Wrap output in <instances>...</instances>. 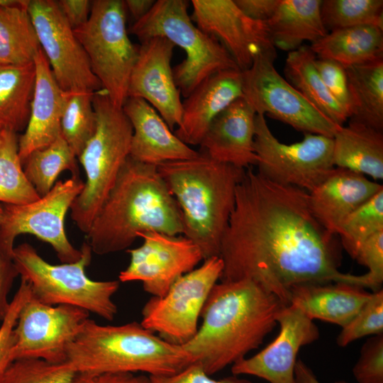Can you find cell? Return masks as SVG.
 <instances>
[{
  "instance_id": "1",
  "label": "cell",
  "mask_w": 383,
  "mask_h": 383,
  "mask_svg": "<svg viewBox=\"0 0 383 383\" xmlns=\"http://www.w3.org/2000/svg\"><path fill=\"white\" fill-rule=\"evenodd\" d=\"M340 246L313 215L309 192L274 183L249 167L236 187L221 240L220 280H251L285 306L292 289L299 284L365 287L362 274L339 270Z\"/></svg>"
},
{
  "instance_id": "2",
  "label": "cell",
  "mask_w": 383,
  "mask_h": 383,
  "mask_svg": "<svg viewBox=\"0 0 383 383\" xmlns=\"http://www.w3.org/2000/svg\"><path fill=\"white\" fill-rule=\"evenodd\" d=\"M284 306L251 280L221 281L204 305L201 325L182 346L211 376L257 349L277 326Z\"/></svg>"
},
{
  "instance_id": "3",
  "label": "cell",
  "mask_w": 383,
  "mask_h": 383,
  "mask_svg": "<svg viewBox=\"0 0 383 383\" xmlns=\"http://www.w3.org/2000/svg\"><path fill=\"white\" fill-rule=\"evenodd\" d=\"M183 233L180 208L157 166L130 155L87 234L92 252L103 255L128 250L143 232Z\"/></svg>"
},
{
  "instance_id": "4",
  "label": "cell",
  "mask_w": 383,
  "mask_h": 383,
  "mask_svg": "<svg viewBox=\"0 0 383 383\" xmlns=\"http://www.w3.org/2000/svg\"><path fill=\"white\" fill-rule=\"evenodd\" d=\"M193 158L157 165L182 215V235L200 249L204 260L219 256L233 210L235 191L245 169L199 152Z\"/></svg>"
},
{
  "instance_id": "5",
  "label": "cell",
  "mask_w": 383,
  "mask_h": 383,
  "mask_svg": "<svg viewBox=\"0 0 383 383\" xmlns=\"http://www.w3.org/2000/svg\"><path fill=\"white\" fill-rule=\"evenodd\" d=\"M77 373L167 376L194 362L180 345L170 343L133 321L101 325L89 318L67 348Z\"/></svg>"
},
{
  "instance_id": "6",
  "label": "cell",
  "mask_w": 383,
  "mask_h": 383,
  "mask_svg": "<svg viewBox=\"0 0 383 383\" xmlns=\"http://www.w3.org/2000/svg\"><path fill=\"white\" fill-rule=\"evenodd\" d=\"M95 133L78 157L86 174L81 193L70 206L71 217L87 234L130 155L133 128L122 108L101 89L93 94Z\"/></svg>"
},
{
  "instance_id": "7",
  "label": "cell",
  "mask_w": 383,
  "mask_h": 383,
  "mask_svg": "<svg viewBox=\"0 0 383 383\" xmlns=\"http://www.w3.org/2000/svg\"><path fill=\"white\" fill-rule=\"evenodd\" d=\"M81 258L74 262L52 265L45 261L29 243L13 248V260L21 279L28 283L31 296L45 304L70 305L113 321L118 312L113 296L119 288L118 280L95 281L85 269L92 250L85 241Z\"/></svg>"
},
{
  "instance_id": "8",
  "label": "cell",
  "mask_w": 383,
  "mask_h": 383,
  "mask_svg": "<svg viewBox=\"0 0 383 383\" xmlns=\"http://www.w3.org/2000/svg\"><path fill=\"white\" fill-rule=\"evenodd\" d=\"M188 7L185 0L155 1L150 11L130 29L140 42L164 37L184 51L186 57L173 68V74L185 98L210 76L239 69L225 48L194 23Z\"/></svg>"
},
{
  "instance_id": "9",
  "label": "cell",
  "mask_w": 383,
  "mask_h": 383,
  "mask_svg": "<svg viewBox=\"0 0 383 383\" xmlns=\"http://www.w3.org/2000/svg\"><path fill=\"white\" fill-rule=\"evenodd\" d=\"M126 14L123 1H91L87 22L73 30L92 72L111 101L119 108L128 98L130 76L138 50L128 35Z\"/></svg>"
},
{
  "instance_id": "10",
  "label": "cell",
  "mask_w": 383,
  "mask_h": 383,
  "mask_svg": "<svg viewBox=\"0 0 383 383\" xmlns=\"http://www.w3.org/2000/svg\"><path fill=\"white\" fill-rule=\"evenodd\" d=\"M333 148V138L312 133H304L301 141L282 143L271 132L265 116L256 115L257 172L270 181L310 192L335 167Z\"/></svg>"
},
{
  "instance_id": "11",
  "label": "cell",
  "mask_w": 383,
  "mask_h": 383,
  "mask_svg": "<svg viewBox=\"0 0 383 383\" xmlns=\"http://www.w3.org/2000/svg\"><path fill=\"white\" fill-rule=\"evenodd\" d=\"M180 277L162 296H152L142 309L141 325L162 339L184 345L198 330L199 318L223 264L219 256Z\"/></svg>"
},
{
  "instance_id": "12",
  "label": "cell",
  "mask_w": 383,
  "mask_h": 383,
  "mask_svg": "<svg viewBox=\"0 0 383 383\" xmlns=\"http://www.w3.org/2000/svg\"><path fill=\"white\" fill-rule=\"evenodd\" d=\"M79 175L57 181L51 190L38 200L21 205L4 204L0 223V245L13 255L16 238L23 233L35 235L49 243L62 263L78 261L82 250L69 241L65 230L67 211L84 188Z\"/></svg>"
},
{
  "instance_id": "13",
  "label": "cell",
  "mask_w": 383,
  "mask_h": 383,
  "mask_svg": "<svg viewBox=\"0 0 383 383\" xmlns=\"http://www.w3.org/2000/svg\"><path fill=\"white\" fill-rule=\"evenodd\" d=\"M276 50L258 55L242 71L243 97L257 114L267 115L304 133L333 138L340 126L316 109L275 69Z\"/></svg>"
},
{
  "instance_id": "14",
  "label": "cell",
  "mask_w": 383,
  "mask_h": 383,
  "mask_svg": "<svg viewBox=\"0 0 383 383\" xmlns=\"http://www.w3.org/2000/svg\"><path fill=\"white\" fill-rule=\"evenodd\" d=\"M89 316V313L79 307L48 305L31 296L22 306L13 329V360L65 362L68 345Z\"/></svg>"
},
{
  "instance_id": "15",
  "label": "cell",
  "mask_w": 383,
  "mask_h": 383,
  "mask_svg": "<svg viewBox=\"0 0 383 383\" xmlns=\"http://www.w3.org/2000/svg\"><path fill=\"white\" fill-rule=\"evenodd\" d=\"M28 11L59 87L66 92H95L101 89L82 45L56 1L30 0Z\"/></svg>"
},
{
  "instance_id": "16",
  "label": "cell",
  "mask_w": 383,
  "mask_h": 383,
  "mask_svg": "<svg viewBox=\"0 0 383 383\" xmlns=\"http://www.w3.org/2000/svg\"><path fill=\"white\" fill-rule=\"evenodd\" d=\"M143 244L126 251L128 266L119 274V282L140 281L145 292L162 296L182 275L195 269L204 260L199 248L184 236L148 231L139 233Z\"/></svg>"
},
{
  "instance_id": "17",
  "label": "cell",
  "mask_w": 383,
  "mask_h": 383,
  "mask_svg": "<svg viewBox=\"0 0 383 383\" xmlns=\"http://www.w3.org/2000/svg\"><path fill=\"white\" fill-rule=\"evenodd\" d=\"M191 17L204 33L218 40L241 71L260 54L275 50L266 21L253 20L234 0H192Z\"/></svg>"
},
{
  "instance_id": "18",
  "label": "cell",
  "mask_w": 383,
  "mask_h": 383,
  "mask_svg": "<svg viewBox=\"0 0 383 383\" xmlns=\"http://www.w3.org/2000/svg\"><path fill=\"white\" fill-rule=\"evenodd\" d=\"M279 333L267 347L231 365L233 375H251L270 383H294V368L300 348L316 340L318 327L300 309L284 306L276 317Z\"/></svg>"
},
{
  "instance_id": "19",
  "label": "cell",
  "mask_w": 383,
  "mask_h": 383,
  "mask_svg": "<svg viewBox=\"0 0 383 383\" xmlns=\"http://www.w3.org/2000/svg\"><path fill=\"white\" fill-rule=\"evenodd\" d=\"M174 45L157 36L140 42L132 70L128 97L145 100L172 131L181 122L182 102L171 66Z\"/></svg>"
},
{
  "instance_id": "20",
  "label": "cell",
  "mask_w": 383,
  "mask_h": 383,
  "mask_svg": "<svg viewBox=\"0 0 383 383\" xmlns=\"http://www.w3.org/2000/svg\"><path fill=\"white\" fill-rule=\"evenodd\" d=\"M256 112L240 97L211 122L200 144V152L211 159L248 169L256 165L254 150Z\"/></svg>"
},
{
  "instance_id": "21",
  "label": "cell",
  "mask_w": 383,
  "mask_h": 383,
  "mask_svg": "<svg viewBox=\"0 0 383 383\" xmlns=\"http://www.w3.org/2000/svg\"><path fill=\"white\" fill-rule=\"evenodd\" d=\"M34 64L35 82L30 117L24 133L18 140L22 164L32 152L48 146L60 135L67 95L55 79L42 49L35 57Z\"/></svg>"
},
{
  "instance_id": "22",
  "label": "cell",
  "mask_w": 383,
  "mask_h": 383,
  "mask_svg": "<svg viewBox=\"0 0 383 383\" xmlns=\"http://www.w3.org/2000/svg\"><path fill=\"white\" fill-rule=\"evenodd\" d=\"M240 97H243L241 70H227L210 76L182 102L181 122L174 133L188 145H199L213 120Z\"/></svg>"
},
{
  "instance_id": "23",
  "label": "cell",
  "mask_w": 383,
  "mask_h": 383,
  "mask_svg": "<svg viewBox=\"0 0 383 383\" xmlns=\"http://www.w3.org/2000/svg\"><path fill=\"white\" fill-rule=\"evenodd\" d=\"M382 189L364 174L335 167L309 192V205L318 223L337 235L345 219Z\"/></svg>"
},
{
  "instance_id": "24",
  "label": "cell",
  "mask_w": 383,
  "mask_h": 383,
  "mask_svg": "<svg viewBox=\"0 0 383 383\" xmlns=\"http://www.w3.org/2000/svg\"><path fill=\"white\" fill-rule=\"evenodd\" d=\"M122 109L133 128L130 156L143 163H161L193 158L199 152L185 144L145 100L128 97Z\"/></svg>"
},
{
  "instance_id": "25",
  "label": "cell",
  "mask_w": 383,
  "mask_h": 383,
  "mask_svg": "<svg viewBox=\"0 0 383 383\" xmlns=\"http://www.w3.org/2000/svg\"><path fill=\"white\" fill-rule=\"evenodd\" d=\"M364 287L344 282L304 284L294 287L289 305L311 320L346 326L370 298Z\"/></svg>"
},
{
  "instance_id": "26",
  "label": "cell",
  "mask_w": 383,
  "mask_h": 383,
  "mask_svg": "<svg viewBox=\"0 0 383 383\" xmlns=\"http://www.w3.org/2000/svg\"><path fill=\"white\" fill-rule=\"evenodd\" d=\"M333 140L335 167L382 180L383 132L350 120L338 128Z\"/></svg>"
},
{
  "instance_id": "27",
  "label": "cell",
  "mask_w": 383,
  "mask_h": 383,
  "mask_svg": "<svg viewBox=\"0 0 383 383\" xmlns=\"http://www.w3.org/2000/svg\"><path fill=\"white\" fill-rule=\"evenodd\" d=\"M321 0H279L273 15L266 21L274 48L292 52L304 41L316 42L328 31L321 16Z\"/></svg>"
},
{
  "instance_id": "28",
  "label": "cell",
  "mask_w": 383,
  "mask_h": 383,
  "mask_svg": "<svg viewBox=\"0 0 383 383\" xmlns=\"http://www.w3.org/2000/svg\"><path fill=\"white\" fill-rule=\"evenodd\" d=\"M316 57L344 67L383 58V28L374 25L345 28L328 33L309 46Z\"/></svg>"
},
{
  "instance_id": "29",
  "label": "cell",
  "mask_w": 383,
  "mask_h": 383,
  "mask_svg": "<svg viewBox=\"0 0 383 383\" xmlns=\"http://www.w3.org/2000/svg\"><path fill=\"white\" fill-rule=\"evenodd\" d=\"M316 57L309 46L289 52L284 68L286 80L326 117L343 126L349 116L322 81L315 66Z\"/></svg>"
},
{
  "instance_id": "30",
  "label": "cell",
  "mask_w": 383,
  "mask_h": 383,
  "mask_svg": "<svg viewBox=\"0 0 383 383\" xmlns=\"http://www.w3.org/2000/svg\"><path fill=\"white\" fill-rule=\"evenodd\" d=\"M25 0H0V63L34 62L41 49Z\"/></svg>"
},
{
  "instance_id": "31",
  "label": "cell",
  "mask_w": 383,
  "mask_h": 383,
  "mask_svg": "<svg viewBox=\"0 0 383 383\" xmlns=\"http://www.w3.org/2000/svg\"><path fill=\"white\" fill-rule=\"evenodd\" d=\"M352 101L350 120L383 131V58L345 67Z\"/></svg>"
},
{
  "instance_id": "32",
  "label": "cell",
  "mask_w": 383,
  "mask_h": 383,
  "mask_svg": "<svg viewBox=\"0 0 383 383\" xmlns=\"http://www.w3.org/2000/svg\"><path fill=\"white\" fill-rule=\"evenodd\" d=\"M35 82L34 62L0 63V123L15 133L26 129Z\"/></svg>"
},
{
  "instance_id": "33",
  "label": "cell",
  "mask_w": 383,
  "mask_h": 383,
  "mask_svg": "<svg viewBox=\"0 0 383 383\" xmlns=\"http://www.w3.org/2000/svg\"><path fill=\"white\" fill-rule=\"evenodd\" d=\"M76 158L60 134L48 146L32 152L22 165L26 178L41 197L51 190L62 172L69 170L72 175H79Z\"/></svg>"
},
{
  "instance_id": "34",
  "label": "cell",
  "mask_w": 383,
  "mask_h": 383,
  "mask_svg": "<svg viewBox=\"0 0 383 383\" xmlns=\"http://www.w3.org/2000/svg\"><path fill=\"white\" fill-rule=\"evenodd\" d=\"M16 133L4 128L0 135V202L21 205L40 196L26 178L18 155Z\"/></svg>"
},
{
  "instance_id": "35",
  "label": "cell",
  "mask_w": 383,
  "mask_h": 383,
  "mask_svg": "<svg viewBox=\"0 0 383 383\" xmlns=\"http://www.w3.org/2000/svg\"><path fill=\"white\" fill-rule=\"evenodd\" d=\"M67 93L61 134L78 158L96 128L97 118L92 101L94 92Z\"/></svg>"
},
{
  "instance_id": "36",
  "label": "cell",
  "mask_w": 383,
  "mask_h": 383,
  "mask_svg": "<svg viewBox=\"0 0 383 383\" xmlns=\"http://www.w3.org/2000/svg\"><path fill=\"white\" fill-rule=\"evenodd\" d=\"M321 16L328 32L362 25L383 28V1L324 0Z\"/></svg>"
},
{
  "instance_id": "37",
  "label": "cell",
  "mask_w": 383,
  "mask_h": 383,
  "mask_svg": "<svg viewBox=\"0 0 383 383\" xmlns=\"http://www.w3.org/2000/svg\"><path fill=\"white\" fill-rule=\"evenodd\" d=\"M383 230V189L350 213L341 225L340 245L355 259L362 243Z\"/></svg>"
},
{
  "instance_id": "38",
  "label": "cell",
  "mask_w": 383,
  "mask_h": 383,
  "mask_svg": "<svg viewBox=\"0 0 383 383\" xmlns=\"http://www.w3.org/2000/svg\"><path fill=\"white\" fill-rule=\"evenodd\" d=\"M77 372L65 361L53 363L42 359L13 360L0 383H74Z\"/></svg>"
},
{
  "instance_id": "39",
  "label": "cell",
  "mask_w": 383,
  "mask_h": 383,
  "mask_svg": "<svg viewBox=\"0 0 383 383\" xmlns=\"http://www.w3.org/2000/svg\"><path fill=\"white\" fill-rule=\"evenodd\" d=\"M383 334V290L371 293L357 313L342 328L336 342L345 347L350 343L370 335Z\"/></svg>"
},
{
  "instance_id": "40",
  "label": "cell",
  "mask_w": 383,
  "mask_h": 383,
  "mask_svg": "<svg viewBox=\"0 0 383 383\" xmlns=\"http://www.w3.org/2000/svg\"><path fill=\"white\" fill-rule=\"evenodd\" d=\"M30 296L31 291L29 285L21 279L20 286L11 300L8 312L0 326V380L8 367L14 360L12 355L13 329L22 306Z\"/></svg>"
},
{
  "instance_id": "41",
  "label": "cell",
  "mask_w": 383,
  "mask_h": 383,
  "mask_svg": "<svg viewBox=\"0 0 383 383\" xmlns=\"http://www.w3.org/2000/svg\"><path fill=\"white\" fill-rule=\"evenodd\" d=\"M358 383H383V334L368 339L353 368Z\"/></svg>"
},
{
  "instance_id": "42",
  "label": "cell",
  "mask_w": 383,
  "mask_h": 383,
  "mask_svg": "<svg viewBox=\"0 0 383 383\" xmlns=\"http://www.w3.org/2000/svg\"><path fill=\"white\" fill-rule=\"evenodd\" d=\"M316 68L333 98L351 116L352 101L345 67L329 59H315Z\"/></svg>"
},
{
  "instance_id": "43",
  "label": "cell",
  "mask_w": 383,
  "mask_h": 383,
  "mask_svg": "<svg viewBox=\"0 0 383 383\" xmlns=\"http://www.w3.org/2000/svg\"><path fill=\"white\" fill-rule=\"evenodd\" d=\"M355 260L365 266L364 274L368 288L377 291L383 282V230L367 239L358 250Z\"/></svg>"
},
{
  "instance_id": "44",
  "label": "cell",
  "mask_w": 383,
  "mask_h": 383,
  "mask_svg": "<svg viewBox=\"0 0 383 383\" xmlns=\"http://www.w3.org/2000/svg\"><path fill=\"white\" fill-rule=\"evenodd\" d=\"M149 377L152 383H252L233 374L219 379H213L196 362L171 375Z\"/></svg>"
},
{
  "instance_id": "45",
  "label": "cell",
  "mask_w": 383,
  "mask_h": 383,
  "mask_svg": "<svg viewBox=\"0 0 383 383\" xmlns=\"http://www.w3.org/2000/svg\"><path fill=\"white\" fill-rule=\"evenodd\" d=\"M18 276L13 255L4 251L0 245V321L6 316L11 301L8 296L16 277Z\"/></svg>"
},
{
  "instance_id": "46",
  "label": "cell",
  "mask_w": 383,
  "mask_h": 383,
  "mask_svg": "<svg viewBox=\"0 0 383 383\" xmlns=\"http://www.w3.org/2000/svg\"><path fill=\"white\" fill-rule=\"evenodd\" d=\"M56 3L62 16L73 30L87 22L91 13V1L58 0Z\"/></svg>"
},
{
  "instance_id": "47",
  "label": "cell",
  "mask_w": 383,
  "mask_h": 383,
  "mask_svg": "<svg viewBox=\"0 0 383 383\" xmlns=\"http://www.w3.org/2000/svg\"><path fill=\"white\" fill-rule=\"evenodd\" d=\"M234 2L249 18L267 21L273 15L279 0H234Z\"/></svg>"
},
{
  "instance_id": "48",
  "label": "cell",
  "mask_w": 383,
  "mask_h": 383,
  "mask_svg": "<svg viewBox=\"0 0 383 383\" xmlns=\"http://www.w3.org/2000/svg\"><path fill=\"white\" fill-rule=\"evenodd\" d=\"M133 374H84L77 373L74 383H135Z\"/></svg>"
},
{
  "instance_id": "49",
  "label": "cell",
  "mask_w": 383,
  "mask_h": 383,
  "mask_svg": "<svg viewBox=\"0 0 383 383\" xmlns=\"http://www.w3.org/2000/svg\"><path fill=\"white\" fill-rule=\"evenodd\" d=\"M123 2L126 11L129 12L135 22H136L143 18L150 11L155 1L126 0L123 1Z\"/></svg>"
},
{
  "instance_id": "50",
  "label": "cell",
  "mask_w": 383,
  "mask_h": 383,
  "mask_svg": "<svg viewBox=\"0 0 383 383\" xmlns=\"http://www.w3.org/2000/svg\"><path fill=\"white\" fill-rule=\"evenodd\" d=\"M294 383H321L312 370L301 360H296L294 368ZM335 383H349L340 380Z\"/></svg>"
},
{
  "instance_id": "51",
  "label": "cell",
  "mask_w": 383,
  "mask_h": 383,
  "mask_svg": "<svg viewBox=\"0 0 383 383\" xmlns=\"http://www.w3.org/2000/svg\"><path fill=\"white\" fill-rule=\"evenodd\" d=\"M135 383H152L148 375L141 374L136 375Z\"/></svg>"
},
{
  "instance_id": "52",
  "label": "cell",
  "mask_w": 383,
  "mask_h": 383,
  "mask_svg": "<svg viewBox=\"0 0 383 383\" xmlns=\"http://www.w3.org/2000/svg\"><path fill=\"white\" fill-rule=\"evenodd\" d=\"M4 218V207L0 204V223H1Z\"/></svg>"
},
{
  "instance_id": "53",
  "label": "cell",
  "mask_w": 383,
  "mask_h": 383,
  "mask_svg": "<svg viewBox=\"0 0 383 383\" xmlns=\"http://www.w3.org/2000/svg\"><path fill=\"white\" fill-rule=\"evenodd\" d=\"M4 128V126L1 123H0V135Z\"/></svg>"
}]
</instances>
